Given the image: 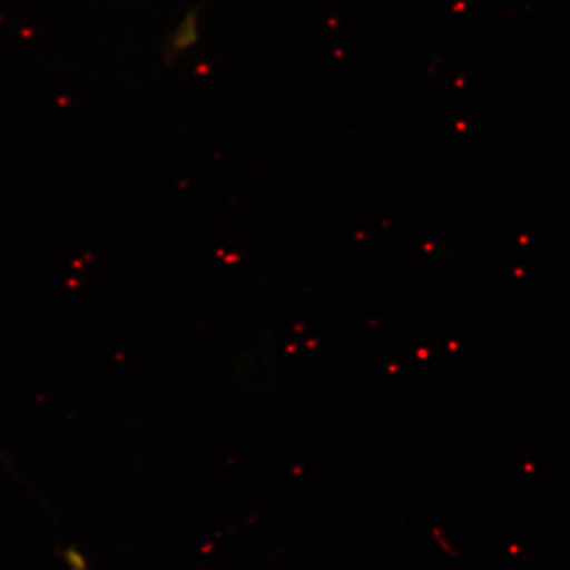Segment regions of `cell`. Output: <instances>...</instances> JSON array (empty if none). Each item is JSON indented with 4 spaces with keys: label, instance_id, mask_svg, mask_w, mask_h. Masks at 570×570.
Masks as SVG:
<instances>
[{
    "label": "cell",
    "instance_id": "1",
    "mask_svg": "<svg viewBox=\"0 0 570 570\" xmlns=\"http://www.w3.org/2000/svg\"><path fill=\"white\" fill-rule=\"evenodd\" d=\"M200 41V13L197 10L187 11L178 24L165 37L164 58L174 63L197 47Z\"/></svg>",
    "mask_w": 570,
    "mask_h": 570
},
{
    "label": "cell",
    "instance_id": "2",
    "mask_svg": "<svg viewBox=\"0 0 570 570\" xmlns=\"http://www.w3.org/2000/svg\"><path fill=\"white\" fill-rule=\"evenodd\" d=\"M67 562H69L71 570H89L88 564H86V561L82 560L81 554L77 553V551H69L67 553Z\"/></svg>",
    "mask_w": 570,
    "mask_h": 570
}]
</instances>
